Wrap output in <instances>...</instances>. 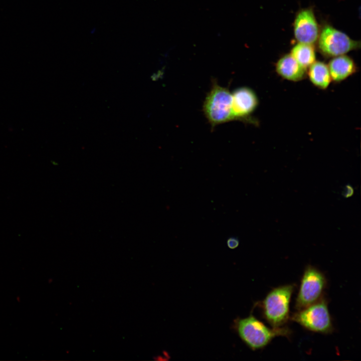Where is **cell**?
Listing matches in <instances>:
<instances>
[{"mask_svg": "<svg viewBox=\"0 0 361 361\" xmlns=\"http://www.w3.org/2000/svg\"><path fill=\"white\" fill-rule=\"evenodd\" d=\"M237 329L241 339L253 350L264 348L276 337H289L292 333L284 326L268 327L252 315L238 320Z\"/></svg>", "mask_w": 361, "mask_h": 361, "instance_id": "cell-1", "label": "cell"}, {"mask_svg": "<svg viewBox=\"0 0 361 361\" xmlns=\"http://www.w3.org/2000/svg\"><path fill=\"white\" fill-rule=\"evenodd\" d=\"M295 285H281L273 288L262 302L265 319L271 327L283 326L290 318V303Z\"/></svg>", "mask_w": 361, "mask_h": 361, "instance_id": "cell-2", "label": "cell"}, {"mask_svg": "<svg viewBox=\"0 0 361 361\" xmlns=\"http://www.w3.org/2000/svg\"><path fill=\"white\" fill-rule=\"evenodd\" d=\"M232 93L214 81L205 99L203 110L212 128L234 120L232 109Z\"/></svg>", "mask_w": 361, "mask_h": 361, "instance_id": "cell-3", "label": "cell"}, {"mask_svg": "<svg viewBox=\"0 0 361 361\" xmlns=\"http://www.w3.org/2000/svg\"><path fill=\"white\" fill-rule=\"evenodd\" d=\"M290 318L305 329L316 333L328 334L332 332L334 329L328 302L324 297L304 308L297 310Z\"/></svg>", "mask_w": 361, "mask_h": 361, "instance_id": "cell-4", "label": "cell"}, {"mask_svg": "<svg viewBox=\"0 0 361 361\" xmlns=\"http://www.w3.org/2000/svg\"><path fill=\"white\" fill-rule=\"evenodd\" d=\"M327 286L324 274L312 265H307L301 277L295 300L297 310L304 308L319 300Z\"/></svg>", "mask_w": 361, "mask_h": 361, "instance_id": "cell-5", "label": "cell"}, {"mask_svg": "<svg viewBox=\"0 0 361 361\" xmlns=\"http://www.w3.org/2000/svg\"><path fill=\"white\" fill-rule=\"evenodd\" d=\"M318 38V47L325 56L336 57L344 55L360 46L359 42L353 40L346 34L334 28L325 26Z\"/></svg>", "mask_w": 361, "mask_h": 361, "instance_id": "cell-6", "label": "cell"}, {"mask_svg": "<svg viewBox=\"0 0 361 361\" xmlns=\"http://www.w3.org/2000/svg\"><path fill=\"white\" fill-rule=\"evenodd\" d=\"M232 109L234 120L247 121L256 109L259 100L255 92L243 86L236 88L232 93Z\"/></svg>", "mask_w": 361, "mask_h": 361, "instance_id": "cell-7", "label": "cell"}, {"mask_svg": "<svg viewBox=\"0 0 361 361\" xmlns=\"http://www.w3.org/2000/svg\"><path fill=\"white\" fill-rule=\"evenodd\" d=\"M293 28L295 38L299 43L313 45L318 39V25L311 9H304L297 14Z\"/></svg>", "mask_w": 361, "mask_h": 361, "instance_id": "cell-8", "label": "cell"}, {"mask_svg": "<svg viewBox=\"0 0 361 361\" xmlns=\"http://www.w3.org/2000/svg\"><path fill=\"white\" fill-rule=\"evenodd\" d=\"M276 73L281 77L291 82H298L304 79L306 70L290 54L281 57L275 65Z\"/></svg>", "mask_w": 361, "mask_h": 361, "instance_id": "cell-9", "label": "cell"}, {"mask_svg": "<svg viewBox=\"0 0 361 361\" xmlns=\"http://www.w3.org/2000/svg\"><path fill=\"white\" fill-rule=\"evenodd\" d=\"M327 66L331 80L335 82L345 80L356 71L353 60L344 55L334 57Z\"/></svg>", "mask_w": 361, "mask_h": 361, "instance_id": "cell-10", "label": "cell"}, {"mask_svg": "<svg viewBox=\"0 0 361 361\" xmlns=\"http://www.w3.org/2000/svg\"><path fill=\"white\" fill-rule=\"evenodd\" d=\"M311 83L317 88L325 90L332 80L327 65L320 61H315L309 67L307 73Z\"/></svg>", "mask_w": 361, "mask_h": 361, "instance_id": "cell-11", "label": "cell"}, {"mask_svg": "<svg viewBox=\"0 0 361 361\" xmlns=\"http://www.w3.org/2000/svg\"><path fill=\"white\" fill-rule=\"evenodd\" d=\"M290 54L306 69L316 59L315 50L312 44L299 43L292 48Z\"/></svg>", "mask_w": 361, "mask_h": 361, "instance_id": "cell-12", "label": "cell"}, {"mask_svg": "<svg viewBox=\"0 0 361 361\" xmlns=\"http://www.w3.org/2000/svg\"><path fill=\"white\" fill-rule=\"evenodd\" d=\"M227 244L230 249H234L239 246V241L236 237H230L227 240Z\"/></svg>", "mask_w": 361, "mask_h": 361, "instance_id": "cell-13", "label": "cell"}, {"mask_svg": "<svg viewBox=\"0 0 361 361\" xmlns=\"http://www.w3.org/2000/svg\"><path fill=\"white\" fill-rule=\"evenodd\" d=\"M353 192L354 190L352 186L350 185H347L342 192V195L345 198H349L353 195Z\"/></svg>", "mask_w": 361, "mask_h": 361, "instance_id": "cell-14", "label": "cell"}]
</instances>
